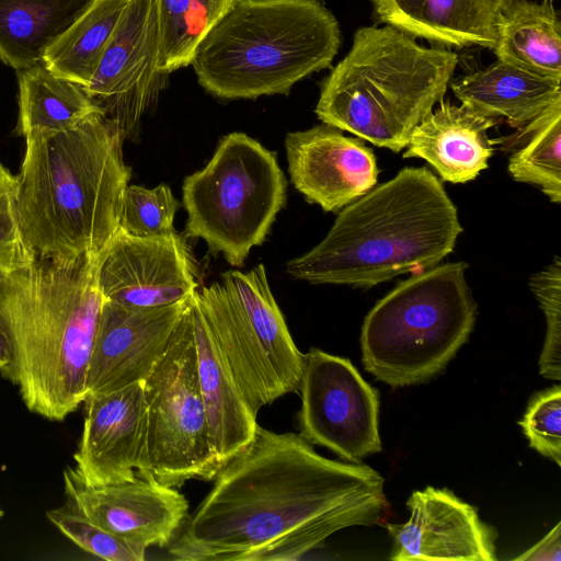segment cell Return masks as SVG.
Segmentation results:
<instances>
[{
  "label": "cell",
  "instance_id": "9a60e30c",
  "mask_svg": "<svg viewBox=\"0 0 561 561\" xmlns=\"http://www.w3.org/2000/svg\"><path fill=\"white\" fill-rule=\"evenodd\" d=\"M190 298L140 308L104 300L88 366L87 396L144 381L167 352Z\"/></svg>",
  "mask_w": 561,
  "mask_h": 561
},
{
  "label": "cell",
  "instance_id": "5bb4252c",
  "mask_svg": "<svg viewBox=\"0 0 561 561\" xmlns=\"http://www.w3.org/2000/svg\"><path fill=\"white\" fill-rule=\"evenodd\" d=\"M67 505L126 542L147 550L169 547L187 519L188 502L175 488L136 476L90 485L75 467L64 470Z\"/></svg>",
  "mask_w": 561,
  "mask_h": 561
},
{
  "label": "cell",
  "instance_id": "ac0fdd59",
  "mask_svg": "<svg viewBox=\"0 0 561 561\" xmlns=\"http://www.w3.org/2000/svg\"><path fill=\"white\" fill-rule=\"evenodd\" d=\"M83 404V430L73 454L81 479L104 485L136 478L145 445L144 381L89 394Z\"/></svg>",
  "mask_w": 561,
  "mask_h": 561
},
{
  "label": "cell",
  "instance_id": "e0dca14e",
  "mask_svg": "<svg viewBox=\"0 0 561 561\" xmlns=\"http://www.w3.org/2000/svg\"><path fill=\"white\" fill-rule=\"evenodd\" d=\"M291 183L324 211H337L376 186L379 169L362 138L322 124L285 138Z\"/></svg>",
  "mask_w": 561,
  "mask_h": 561
},
{
  "label": "cell",
  "instance_id": "d6a6232c",
  "mask_svg": "<svg viewBox=\"0 0 561 561\" xmlns=\"http://www.w3.org/2000/svg\"><path fill=\"white\" fill-rule=\"evenodd\" d=\"M531 448L561 466V388L538 393L518 422Z\"/></svg>",
  "mask_w": 561,
  "mask_h": 561
},
{
  "label": "cell",
  "instance_id": "2e32d148",
  "mask_svg": "<svg viewBox=\"0 0 561 561\" xmlns=\"http://www.w3.org/2000/svg\"><path fill=\"white\" fill-rule=\"evenodd\" d=\"M407 506V523L386 524L392 539L391 560L496 559V530L481 520L474 506L450 490L427 486L414 491Z\"/></svg>",
  "mask_w": 561,
  "mask_h": 561
},
{
  "label": "cell",
  "instance_id": "5b68a950",
  "mask_svg": "<svg viewBox=\"0 0 561 561\" xmlns=\"http://www.w3.org/2000/svg\"><path fill=\"white\" fill-rule=\"evenodd\" d=\"M457 64L456 53L424 47L393 26L362 27L323 81L314 112L323 124L400 152L444 99Z\"/></svg>",
  "mask_w": 561,
  "mask_h": 561
},
{
  "label": "cell",
  "instance_id": "44dd1931",
  "mask_svg": "<svg viewBox=\"0 0 561 561\" xmlns=\"http://www.w3.org/2000/svg\"><path fill=\"white\" fill-rule=\"evenodd\" d=\"M379 21L443 46H495L497 25L515 0H369Z\"/></svg>",
  "mask_w": 561,
  "mask_h": 561
},
{
  "label": "cell",
  "instance_id": "d590c367",
  "mask_svg": "<svg viewBox=\"0 0 561 561\" xmlns=\"http://www.w3.org/2000/svg\"><path fill=\"white\" fill-rule=\"evenodd\" d=\"M3 516V511L0 508V518Z\"/></svg>",
  "mask_w": 561,
  "mask_h": 561
},
{
  "label": "cell",
  "instance_id": "83f0119b",
  "mask_svg": "<svg viewBox=\"0 0 561 561\" xmlns=\"http://www.w3.org/2000/svg\"><path fill=\"white\" fill-rule=\"evenodd\" d=\"M513 140H526L510 157L517 182L537 185L552 203L561 202V101L519 128Z\"/></svg>",
  "mask_w": 561,
  "mask_h": 561
},
{
  "label": "cell",
  "instance_id": "277c9868",
  "mask_svg": "<svg viewBox=\"0 0 561 561\" xmlns=\"http://www.w3.org/2000/svg\"><path fill=\"white\" fill-rule=\"evenodd\" d=\"M118 124L96 113L78 126L26 141L18 205L37 259L100 252L118 229L131 173Z\"/></svg>",
  "mask_w": 561,
  "mask_h": 561
},
{
  "label": "cell",
  "instance_id": "7402d4cb",
  "mask_svg": "<svg viewBox=\"0 0 561 561\" xmlns=\"http://www.w3.org/2000/svg\"><path fill=\"white\" fill-rule=\"evenodd\" d=\"M560 81L497 59L453 81L450 88L465 106L519 129L561 101Z\"/></svg>",
  "mask_w": 561,
  "mask_h": 561
},
{
  "label": "cell",
  "instance_id": "4fadbf2b",
  "mask_svg": "<svg viewBox=\"0 0 561 561\" xmlns=\"http://www.w3.org/2000/svg\"><path fill=\"white\" fill-rule=\"evenodd\" d=\"M159 22L157 0H129L87 92L115 121L124 137L137 134L157 93Z\"/></svg>",
  "mask_w": 561,
  "mask_h": 561
},
{
  "label": "cell",
  "instance_id": "603a6c76",
  "mask_svg": "<svg viewBox=\"0 0 561 561\" xmlns=\"http://www.w3.org/2000/svg\"><path fill=\"white\" fill-rule=\"evenodd\" d=\"M16 133L34 140L71 129L96 113H105L78 83L56 76L43 62L18 70Z\"/></svg>",
  "mask_w": 561,
  "mask_h": 561
},
{
  "label": "cell",
  "instance_id": "f546056e",
  "mask_svg": "<svg viewBox=\"0 0 561 561\" xmlns=\"http://www.w3.org/2000/svg\"><path fill=\"white\" fill-rule=\"evenodd\" d=\"M46 516L67 538L84 551L107 561H144L145 549L135 547L95 525L81 513L65 505L49 510Z\"/></svg>",
  "mask_w": 561,
  "mask_h": 561
},
{
  "label": "cell",
  "instance_id": "e575fe53",
  "mask_svg": "<svg viewBox=\"0 0 561 561\" xmlns=\"http://www.w3.org/2000/svg\"><path fill=\"white\" fill-rule=\"evenodd\" d=\"M12 360V350L10 340L0 317V373L3 375L9 368Z\"/></svg>",
  "mask_w": 561,
  "mask_h": 561
},
{
  "label": "cell",
  "instance_id": "ba28073f",
  "mask_svg": "<svg viewBox=\"0 0 561 561\" xmlns=\"http://www.w3.org/2000/svg\"><path fill=\"white\" fill-rule=\"evenodd\" d=\"M287 181L275 152L243 133L225 136L205 168L185 178L186 236L232 266L261 245L286 203Z\"/></svg>",
  "mask_w": 561,
  "mask_h": 561
},
{
  "label": "cell",
  "instance_id": "1f68e13d",
  "mask_svg": "<svg viewBox=\"0 0 561 561\" xmlns=\"http://www.w3.org/2000/svg\"><path fill=\"white\" fill-rule=\"evenodd\" d=\"M529 286L547 321V334L540 355V374L548 379H561V260L530 278Z\"/></svg>",
  "mask_w": 561,
  "mask_h": 561
},
{
  "label": "cell",
  "instance_id": "7c38bea8",
  "mask_svg": "<svg viewBox=\"0 0 561 561\" xmlns=\"http://www.w3.org/2000/svg\"><path fill=\"white\" fill-rule=\"evenodd\" d=\"M198 277L193 252L178 232L133 237L117 229L98 270L103 299L136 308L184 301L198 289Z\"/></svg>",
  "mask_w": 561,
  "mask_h": 561
},
{
  "label": "cell",
  "instance_id": "7a4b0ae2",
  "mask_svg": "<svg viewBox=\"0 0 561 561\" xmlns=\"http://www.w3.org/2000/svg\"><path fill=\"white\" fill-rule=\"evenodd\" d=\"M101 251L36 259L0 275V317L12 350L2 376L18 387L31 412L49 421H64L87 397L104 301L98 282Z\"/></svg>",
  "mask_w": 561,
  "mask_h": 561
},
{
  "label": "cell",
  "instance_id": "4316f807",
  "mask_svg": "<svg viewBox=\"0 0 561 561\" xmlns=\"http://www.w3.org/2000/svg\"><path fill=\"white\" fill-rule=\"evenodd\" d=\"M237 0H157L160 73L191 65L194 53Z\"/></svg>",
  "mask_w": 561,
  "mask_h": 561
},
{
  "label": "cell",
  "instance_id": "8992f818",
  "mask_svg": "<svg viewBox=\"0 0 561 561\" xmlns=\"http://www.w3.org/2000/svg\"><path fill=\"white\" fill-rule=\"evenodd\" d=\"M337 20L319 0H237L197 46L191 65L217 98L287 94L331 67Z\"/></svg>",
  "mask_w": 561,
  "mask_h": 561
},
{
  "label": "cell",
  "instance_id": "6da1fadb",
  "mask_svg": "<svg viewBox=\"0 0 561 561\" xmlns=\"http://www.w3.org/2000/svg\"><path fill=\"white\" fill-rule=\"evenodd\" d=\"M213 481L169 546L175 560H297L341 529L380 524L388 508L375 469L260 424Z\"/></svg>",
  "mask_w": 561,
  "mask_h": 561
},
{
  "label": "cell",
  "instance_id": "8fae6325",
  "mask_svg": "<svg viewBox=\"0 0 561 561\" xmlns=\"http://www.w3.org/2000/svg\"><path fill=\"white\" fill-rule=\"evenodd\" d=\"M299 435L350 462L379 453L378 391L344 357L310 348L305 354Z\"/></svg>",
  "mask_w": 561,
  "mask_h": 561
},
{
  "label": "cell",
  "instance_id": "52a82bcc",
  "mask_svg": "<svg viewBox=\"0 0 561 561\" xmlns=\"http://www.w3.org/2000/svg\"><path fill=\"white\" fill-rule=\"evenodd\" d=\"M465 262L435 265L399 283L365 317V369L391 387L425 382L440 373L468 340L477 304Z\"/></svg>",
  "mask_w": 561,
  "mask_h": 561
},
{
  "label": "cell",
  "instance_id": "3957f363",
  "mask_svg": "<svg viewBox=\"0 0 561 561\" xmlns=\"http://www.w3.org/2000/svg\"><path fill=\"white\" fill-rule=\"evenodd\" d=\"M462 231L437 176L409 167L343 207L324 239L286 272L314 285L369 288L437 265Z\"/></svg>",
  "mask_w": 561,
  "mask_h": 561
},
{
  "label": "cell",
  "instance_id": "4dcf8cb0",
  "mask_svg": "<svg viewBox=\"0 0 561 561\" xmlns=\"http://www.w3.org/2000/svg\"><path fill=\"white\" fill-rule=\"evenodd\" d=\"M18 196V175L0 163V275L28 267L37 259L22 229Z\"/></svg>",
  "mask_w": 561,
  "mask_h": 561
},
{
  "label": "cell",
  "instance_id": "d6986e66",
  "mask_svg": "<svg viewBox=\"0 0 561 561\" xmlns=\"http://www.w3.org/2000/svg\"><path fill=\"white\" fill-rule=\"evenodd\" d=\"M197 290L191 297L188 307L196 346L198 382L211 448L221 468L254 438L259 426L257 413L251 409L241 392L202 312Z\"/></svg>",
  "mask_w": 561,
  "mask_h": 561
},
{
  "label": "cell",
  "instance_id": "d4e9b609",
  "mask_svg": "<svg viewBox=\"0 0 561 561\" xmlns=\"http://www.w3.org/2000/svg\"><path fill=\"white\" fill-rule=\"evenodd\" d=\"M499 60L561 79V23L553 5L515 0L502 14L493 47Z\"/></svg>",
  "mask_w": 561,
  "mask_h": 561
},
{
  "label": "cell",
  "instance_id": "ffe728a7",
  "mask_svg": "<svg viewBox=\"0 0 561 561\" xmlns=\"http://www.w3.org/2000/svg\"><path fill=\"white\" fill-rule=\"evenodd\" d=\"M496 118L442 100L412 130L403 158H421L450 183L474 180L488 168L494 141L488 130Z\"/></svg>",
  "mask_w": 561,
  "mask_h": 561
},
{
  "label": "cell",
  "instance_id": "836d02e7",
  "mask_svg": "<svg viewBox=\"0 0 561 561\" xmlns=\"http://www.w3.org/2000/svg\"><path fill=\"white\" fill-rule=\"evenodd\" d=\"M515 560L560 561L561 523H558L540 541L515 558Z\"/></svg>",
  "mask_w": 561,
  "mask_h": 561
},
{
  "label": "cell",
  "instance_id": "f1b7e54d",
  "mask_svg": "<svg viewBox=\"0 0 561 561\" xmlns=\"http://www.w3.org/2000/svg\"><path fill=\"white\" fill-rule=\"evenodd\" d=\"M179 208L180 203L167 184L153 188L128 185L122 201L118 229L133 237L174 233L173 221Z\"/></svg>",
  "mask_w": 561,
  "mask_h": 561
},
{
  "label": "cell",
  "instance_id": "9c48e42d",
  "mask_svg": "<svg viewBox=\"0 0 561 561\" xmlns=\"http://www.w3.org/2000/svg\"><path fill=\"white\" fill-rule=\"evenodd\" d=\"M202 312L251 409L299 392L305 354L296 346L263 264L230 270L197 290Z\"/></svg>",
  "mask_w": 561,
  "mask_h": 561
},
{
  "label": "cell",
  "instance_id": "484cf974",
  "mask_svg": "<svg viewBox=\"0 0 561 561\" xmlns=\"http://www.w3.org/2000/svg\"><path fill=\"white\" fill-rule=\"evenodd\" d=\"M129 0H94L46 50L43 64L56 76L87 88Z\"/></svg>",
  "mask_w": 561,
  "mask_h": 561
},
{
  "label": "cell",
  "instance_id": "30bf717a",
  "mask_svg": "<svg viewBox=\"0 0 561 561\" xmlns=\"http://www.w3.org/2000/svg\"><path fill=\"white\" fill-rule=\"evenodd\" d=\"M188 304L167 352L144 380L146 431L137 469V476L175 489L192 479L213 481L220 469L199 390Z\"/></svg>",
  "mask_w": 561,
  "mask_h": 561
},
{
  "label": "cell",
  "instance_id": "cb8c5ba5",
  "mask_svg": "<svg viewBox=\"0 0 561 561\" xmlns=\"http://www.w3.org/2000/svg\"><path fill=\"white\" fill-rule=\"evenodd\" d=\"M94 0H0V59L15 70L43 62L47 48Z\"/></svg>",
  "mask_w": 561,
  "mask_h": 561
}]
</instances>
